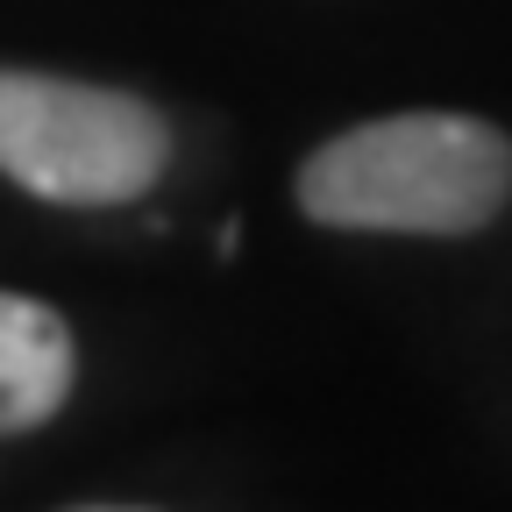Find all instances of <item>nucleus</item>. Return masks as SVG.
Returning <instances> with one entry per match:
<instances>
[{
	"mask_svg": "<svg viewBox=\"0 0 512 512\" xmlns=\"http://www.w3.org/2000/svg\"><path fill=\"white\" fill-rule=\"evenodd\" d=\"M171 121L121 93L50 72H0V171L50 207H128L164 178Z\"/></svg>",
	"mask_w": 512,
	"mask_h": 512,
	"instance_id": "obj_2",
	"label": "nucleus"
},
{
	"mask_svg": "<svg viewBox=\"0 0 512 512\" xmlns=\"http://www.w3.org/2000/svg\"><path fill=\"white\" fill-rule=\"evenodd\" d=\"M72 512H143V505H72Z\"/></svg>",
	"mask_w": 512,
	"mask_h": 512,
	"instance_id": "obj_4",
	"label": "nucleus"
},
{
	"mask_svg": "<svg viewBox=\"0 0 512 512\" xmlns=\"http://www.w3.org/2000/svg\"><path fill=\"white\" fill-rule=\"evenodd\" d=\"M79 384L72 328L22 292H0V434H29L64 413Z\"/></svg>",
	"mask_w": 512,
	"mask_h": 512,
	"instance_id": "obj_3",
	"label": "nucleus"
},
{
	"mask_svg": "<svg viewBox=\"0 0 512 512\" xmlns=\"http://www.w3.org/2000/svg\"><path fill=\"white\" fill-rule=\"evenodd\" d=\"M299 214L356 235H477L512 200V143L477 114H384L299 164Z\"/></svg>",
	"mask_w": 512,
	"mask_h": 512,
	"instance_id": "obj_1",
	"label": "nucleus"
}]
</instances>
